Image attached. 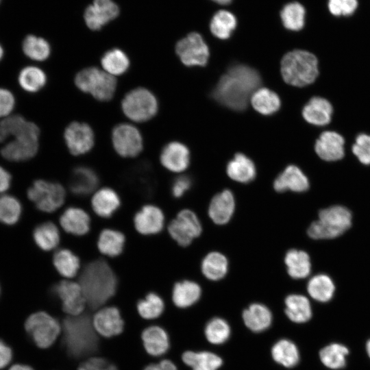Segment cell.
Returning <instances> with one entry per match:
<instances>
[{"label":"cell","instance_id":"63","mask_svg":"<svg viewBox=\"0 0 370 370\" xmlns=\"http://www.w3.org/2000/svg\"><path fill=\"white\" fill-rule=\"evenodd\" d=\"M0 2H1V0H0Z\"/></svg>","mask_w":370,"mask_h":370},{"label":"cell","instance_id":"36","mask_svg":"<svg viewBox=\"0 0 370 370\" xmlns=\"http://www.w3.org/2000/svg\"><path fill=\"white\" fill-rule=\"evenodd\" d=\"M306 289L312 299L320 303H327L333 298L336 286L329 275L319 273L310 278Z\"/></svg>","mask_w":370,"mask_h":370},{"label":"cell","instance_id":"42","mask_svg":"<svg viewBox=\"0 0 370 370\" xmlns=\"http://www.w3.org/2000/svg\"><path fill=\"white\" fill-rule=\"evenodd\" d=\"M53 263L58 272L66 278L75 276L80 267L79 258L67 249L58 250L53 255Z\"/></svg>","mask_w":370,"mask_h":370},{"label":"cell","instance_id":"25","mask_svg":"<svg viewBox=\"0 0 370 370\" xmlns=\"http://www.w3.org/2000/svg\"><path fill=\"white\" fill-rule=\"evenodd\" d=\"M332 112L333 108L328 100L321 97H314L304 106L302 116L312 125L323 126L330 122Z\"/></svg>","mask_w":370,"mask_h":370},{"label":"cell","instance_id":"33","mask_svg":"<svg viewBox=\"0 0 370 370\" xmlns=\"http://www.w3.org/2000/svg\"><path fill=\"white\" fill-rule=\"evenodd\" d=\"M227 174L232 180L240 183H249L256 174L253 161L243 153H236L227 165Z\"/></svg>","mask_w":370,"mask_h":370},{"label":"cell","instance_id":"29","mask_svg":"<svg viewBox=\"0 0 370 370\" xmlns=\"http://www.w3.org/2000/svg\"><path fill=\"white\" fill-rule=\"evenodd\" d=\"M271 355L277 364L288 369L296 367L300 360L298 347L288 338L277 341L271 347Z\"/></svg>","mask_w":370,"mask_h":370},{"label":"cell","instance_id":"49","mask_svg":"<svg viewBox=\"0 0 370 370\" xmlns=\"http://www.w3.org/2000/svg\"><path fill=\"white\" fill-rule=\"evenodd\" d=\"M21 212V204L16 197L9 195L0 196V222L13 225L18 221Z\"/></svg>","mask_w":370,"mask_h":370},{"label":"cell","instance_id":"39","mask_svg":"<svg viewBox=\"0 0 370 370\" xmlns=\"http://www.w3.org/2000/svg\"><path fill=\"white\" fill-rule=\"evenodd\" d=\"M101 64L103 70L115 77L127 71L130 61L123 50L113 48L103 53L101 58Z\"/></svg>","mask_w":370,"mask_h":370},{"label":"cell","instance_id":"22","mask_svg":"<svg viewBox=\"0 0 370 370\" xmlns=\"http://www.w3.org/2000/svg\"><path fill=\"white\" fill-rule=\"evenodd\" d=\"M242 319L248 330L254 333L267 330L273 322L271 310L261 303H253L243 310Z\"/></svg>","mask_w":370,"mask_h":370},{"label":"cell","instance_id":"14","mask_svg":"<svg viewBox=\"0 0 370 370\" xmlns=\"http://www.w3.org/2000/svg\"><path fill=\"white\" fill-rule=\"evenodd\" d=\"M53 291L60 299L62 310L69 316L82 313L86 301L79 283L62 280L53 286Z\"/></svg>","mask_w":370,"mask_h":370},{"label":"cell","instance_id":"23","mask_svg":"<svg viewBox=\"0 0 370 370\" xmlns=\"http://www.w3.org/2000/svg\"><path fill=\"white\" fill-rule=\"evenodd\" d=\"M99 184V177L90 167L78 166L75 167L70 175L69 186L75 195L86 196L92 193Z\"/></svg>","mask_w":370,"mask_h":370},{"label":"cell","instance_id":"21","mask_svg":"<svg viewBox=\"0 0 370 370\" xmlns=\"http://www.w3.org/2000/svg\"><path fill=\"white\" fill-rule=\"evenodd\" d=\"M310 186L308 177L295 165H289L278 175L273 182V188L279 193L291 190L295 193L306 191Z\"/></svg>","mask_w":370,"mask_h":370},{"label":"cell","instance_id":"61","mask_svg":"<svg viewBox=\"0 0 370 370\" xmlns=\"http://www.w3.org/2000/svg\"><path fill=\"white\" fill-rule=\"evenodd\" d=\"M212 1L221 5H226V4L230 3L232 0H212Z\"/></svg>","mask_w":370,"mask_h":370},{"label":"cell","instance_id":"34","mask_svg":"<svg viewBox=\"0 0 370 370\" xmlns=\"http://www.w3.org/2000/svg\"><path fill=\"white\" fill-rule=\"evenodd\" d=\"M284 262L288 275L293 279L307 278L311 272V261L307 252L301 249H291L284 257Z\"/></svg>","mask_w":370,"mask_h":370},{"label":"cell","instance_id":"48","mask_svg":"<svg viewBox=\"0 0 370 370\" xmlns=\"http://www.w3.org/2000/svg\"><path fill=\"white\" fill-rule=\"evenodd\" d=\"M138 314L145 319H154L160 317L164 310L162 297L156 293H148L136 305Z\"/></svg>","mask_w":370,"mask_h":370},{"label":"cell","instance_id":"54","mask_svg":"<svg viewBox=\"0 0 370 370\" xmlns=\"http://www.w3.org/2000/svg\"><path fill=\"white\" fill-rule=\"evenodd\" d=\"M192 185L191 179L187 175H180L175 178L171 186V193L173 197L180 198L190 189Z\"/></svg>","mask_w":370,"mask_h":370},{"label":"cell","instance_id":"46","mask_svg":"<svg viewBox=\"0 0 370 370\" xmlns=\"http://www.w3.org/2000/svg\"><path fill=\"white\" fill-rule=\"evenodd\" d=\"M24 53L36 61L47 60L51 53L49 43L44 38L34 35L27 36L22 45Z\"/></svg>","mask_w":370,"mask_h":370},{"label":"cell","instance_id":"5","mask_svg":"<svg viewBox=\"0 0 370 370\" xmlns=\"http://www.w3.org/2000/svg\"><path fill=\"white\" fill-rule=\"evenodd\" d=\"M352 223V214L346 207L332 206L321 210L318 218L307 230L308 235L312 239H333L348 230Z\"/></svg>","mask_w":370,"mask_h":370},{"label":"cell","instance_id":"37","mask_svg":"<svg viewBox=\"0 0 370 370\" xmlns=\"http://www.w3.org/2000/svg\"><path fill=\"white\" fill-rule=\"evenodd\" d=\"M228 265V260L225 255L219 251H212L202 260L201 269L207 279L217 281L226 275Z\"/></svg>","mask_w":370,"mask_h":370},{"label":"cell","instance_id":"41","mask_svg":"<svg viewBox=\"0 0 370 370\" xmlns=\"http://www.w3.org/2000/svg\"><path fill=\"white\" fill-rule=\"evenodd\" d=\"M36 244L44 251H51L59 244L60 236L57 226L51 222L37 225L33 232Z\"/></svg>","mask_w":370,"mask_h":370},{"label":"cell","instance_id":"43","mask_svg":"<svg viewBox=\"0 0 370 370\" xmlns=\"http://www.w3.org/2000/svg\"><path fill=\"white\" fill-rule=\"evenodd\" d=\"M236 25V18L232 13L220 10L212 16L210 28L215 37L225 40L230 37Z\"/></svg>","mask_w":370,"mask_h":370},{"label":"cell","instance_id":"59","mask_svg":"<svg viewBox=\"0 0 370 370\" xmlns=\"http://www.w3.org/2000/svg\"><path fill=\"white\" fill-rule=\"evenodd\" d=\"M143 370H164L159 363L158 364H149L146 366Z\"/></svg>","mask_w":370,"mask_h":370},{"label":"cell","instance_id":"20","mask_svg":"<svg viewBox=\"0 0 370 370\" xmlns=\"http://www.w3.org/2000/svg\"><path fill=\"white\" fill-rule=\"evenodd\" d=\"M235 206L234 194L225 189L216 194L211 199L208 210L209 217L215 224H226L234 214Z\"/></svg>","mask_w":370,"mask_h":370},{"label":"cell","instance_id":"24","mask_svg":"<svg viewBox=\"0 0 370 370\" xmlns=\"http://www.w3.org/2000/svg\"><path fill=\"white\" fill-rule=\"evenodd\" d=\"M284 312L293 323L303 324L312 317V308L309 299L297 293L290 294L284 299Z\"/></svg>","mask_w":370,"mask_h":370},{"label":"cell","instance_id":"11","mask_svg":"<svg viewBox=\"0 0 370 370\" xmlns=\"http://www.w3.org/2000/svg\"><path fill=\"white\" fill-rule=\"evenodd\" d=\"M168 230L177 244L186 247L201 234L202 226L194 212L184 209L179 212L176 217L169 223Z\"/></svg>","mask_w":370,"mask_h":370},{"label":"cell","instance_id":"12","mask_svg":"<svg viewBox=\"0 0 370 370\" xmlns=\"http://www.w3.org/2000/svg\"><path fill=\"white\" fill-rule=\"evenodd\" d=\"M175 52L181 62L187 66H204L210 56L208 45L202 36L196 32L180 40L176 44Z\"/></svg>","mask_w":370,"mask_h":370},{"label":"cell","instance_id":"4","mask_svg":"<svg viewBox=\"0 0 370 370\" xmlns=\"http://www.w3.org/2000/svg\"><path fill=\"white\" fill-rule=\"evenodd\" d=\"M281 74L289 85L297 87L310 85L319 75L317 58L307 51H291L282 59Z\"/></svg>","mask_w":370,"mask_h":370},{"label":"cell","instance_id":"30","mask_svg":"<svg viewBox=\"0 0 370 370\" xmlns=\"http://www.w3.org/2000/svg\"><path fill=\"white\" fill-rule=\"evenodd\" d=\"M92 208L98 216L109 218L119 209L121 199L118 193L108 187L98 190L92 196Z\"/></svg>","mask_w":370,"mask_h":370},{"label":"cell","instance_id":"18","mask_svg":"<svg viewBox=\"0 0 370 370\" xmlns=\"http://www.w3.org/2000/svg\"><path fill=\"white\" fill-rule=\"evenodd\" d=\"M160 160L162 165L169 171L180 173L190 164V151L185 145L177 141L171 142L162 148Z\"/></svg>","mask_w":370,"mask_h":370},{"label":"cell","instance_id":"2","mask_svg":"<svg viewBox=\"0 0 370 370\" xmlns=\"http://www.w3.org/2000/svg\"><path fill=\"white\" fill-rule=\"evenodd\" d=\"M79 284L86 304L92 308H97L115 294L117 279L106 261L96 260L84 267L80 273Z\"/></svg>","mask_w":370,"mask_h":370},{"label":"cell","instance_id":"57","mask_svg":"<svg viewBox=\"0 0 370 370\" xmlns=\"http://www.w3.org/2000/svg\"><path fill=\"white\" fill-rule=\"evenodd\" d=\"M159 364L164 370H177L176 365L169 359H164Z\"/></svg>","mask_w":370,"mask_h":370},{"label":"cell","instance_id":"50","mask_svg":"<svg viewBox=\"0 0 370 370\" xmlns=\"http://www.w3.org/2000/svg\"><path fill=\"white\" fill-rule=\"evenodd\" d=\"M352 152L363 164H370V135L360 134L352 145Z\"/></svg>","mask_w":370,"mask_h":370},{"label":"cell","instance_id":"32","mask_svg":"<svg viewBox=\"0 0 370 370\" xmlns=\"http://www.w3.org/2000/svg\"><path fill=\"white\" fill-rule=\"evenodd\" d=\"M201 295V288L197 282L182 280L174 284L172 300L177 308H186L196 304Z\"/></svg>","mask_w":370,"mask_h":370},{"label":"cell","instance_id":"40","mask_svg":"<svg viewBox=\"0 0 370 370\" xmlns=\"http://www.w3.org/2000/svg\"><path fill=\"white\" fill-rule=\"evenodd\" d=\"M253 108L264 115H271L276 112L281 106L278 95L266 88H262L254 92L251 97Z\"/></svg>","mask_w":370,"mask_h":370},{"label":"cell","instance_id":"53","mask_svg":"<svg viewBox=\"0 0 370 370\" xmlns=\"http://www.w3.org/2000/svg\"><path fill=\"white\" fill-rule=\"evenodd\" d=\"M15 104L12 93L4 88H0V117H7L13 110Z\"/></svg>","mask_w":370,"mask_h":370},{"label":"cell","instance_id":"10","mask_svg":"<svg viewBox=\"0 0 370 370\" xmlns=\"http://www.w3.org/2000/svg\"><path fill=\"white\" fill-rule=\"evenodd\" d=\"M112 143L115 151L123 158H134L143 149V138L133 124L121 123L112 131Z\"/></svg>","mask_w":370,"mask_h":370},{"label":"cell","instance_id":"13","mask_svg":"<svg viewBox=\"0 0 370 370\" xmlns=\"http://www.w3.org/2000/svg\"><path fill=\"white\" fill-rule=\"evenodd\" d=\"M65 144L73 156H81L89 152L95 145V134L86 123L73 121L64 132Z\"/></svg>","mask_w":370,"mask_h":370},{"label":"cell","instance_id":"27","mask_svg":"<svg viewBox=\"0 0 370 370\" xmlns=\"http://www.w3.org/2000/svg\"><path fill=\"white\" fill-rule=\"evenodd\" d=\"M38 140L33 138H14L1 149V153L4 158L10 161L29 160L36 154Z\"/></svg>","mask_w":370,"mask_h":370},{"label":"cell","instance_id":"9","mask_svg":"<svg viewBox=\"0 0 370 370\" xmlns=\"http://www.w3.org/2000/svg\"><path fill=\"white\" fill-rule=\"evenodd\" d=\"M25 328L34 343L43 349L49 347L61 331L59 322L41 311L31 314L25 321Z\"/></svg>","mask_w":370,"mask_h":370},{"label":"cell","instance_id":"38","mask_svg":"<svg viewBox=\"0 0 370 370\" xmlns=\"http://www.w3.org/2000/svg\"><path fill=\"white\" fill-rule=\"evenodd\" d=\"M125 241V238L122 232L113 229H105L99 236L97 247L103 255L115 257L122 253Z\"/></svg>","mask_w":370,"mask_h":370},{"label":"cell","instance_id":"16","mask_svg":"<svg viewBox=\"0 0 370 370\" xmlns=\"http://www.w3.org/2000/svg\"><path fill=\"white\" fill-rule=\"evenodd\" d=\"M92 323L95 330L106 338L119 335L124 328V321L120 311L114 306L99 309L95 314Z\"/></svg>","mask_w":370,"mask_h":370},{"label":"cell","instance_id":"45","mask_svg":"<svg viewBox=\"0 0 370 370\" xmlns=\"http://www.w3.org/2000/svg\"><path fill=\"white\" fill-rule=\"evenodd\" d=\"M20 86L26 91L36 92L46 84L47 75L40 68L29 66L23 68L18 75Z\"/></svg>","mask_w":370,"mask_h":370},{"label":"cell","instance_id":"19","mask_svg":"<svg viewBox=\"0 0 370 370\" xmlns=\"http://www.w3.org/2000/svg\"><path fill=\"white\" fill-rule=\"evenodd\" d=\"M343 137L333 131H325L321 134L314 145L315 152L325 161H337L344 156Z\"/></svg>","mask_w":370,"mask_h":370},{"label":"cell","instance_id":"62","mask_svg":"<svg viewBox=\"0 0 370 370\" xmlns=\"http://www.w3.org/2000/svg\"><path fill=\"white\" fill-rule=\"evenodd\" d=\"M3 50L1 45H0V60L3 58Z\"/></svg>","mask_w":370,"mask_h":370},{"label":"cell","instance_id":"7","mask_svg":"<svg viewBox=\"0 0 370 370\" xmlns=\"http://www.w3.org/2000/svg\"><path fill=\"white\" fill-rule=\"evenodd\" d=\"M123 114L136 123L146 122L156 116L158 101L155 95L144 87L129 91L121 101Z\"/></svg>","mask_w":370,"mask_h":370},{"label":"cell","instance_id":"44","mask_svg":"<svg viewBox=\"0 0 370 370\" xmlns=\"http://www.w3.org/2000/svg\"><path fill=\"white\" fill-rule=\"evenodd\" d=\"M206 340L212 345H220L226 343L231 336V328L228 322L221 317L210 319L204 328Z\"/></svg>","mask_w":370,"mask_h":370},{"label":"cell","instance_id":"3","mask_svg":"<svg viewBox=\"0 0 370 370\" xmlns=\"http://www.w3.org/2000/svg\"><path fill=\"white\" fill-rule=\"evenodd\" d=\"M63 345L72 358L88 356L98 348V338L86 314L66 317L63 321Z\"/></svg>","mask_w":370,"mask_h":370},{"label":"cell","instance_id":"51","mask_svg":"<svg viewBox=\"0 0 370 370\" xmlns=\"http://www.w3.org/2000/svg\"><path fill=\"white\" fill-rule=\"evenodd\" d=\"M358 6L357 0H329L328 9L334 16L352 14Z\"/></svg>","mask_w":370,"mask_h":370},{"label":"cell","instance_id":"15","mask_svg":"<svg viewBox=\"0 0 370 370\" xmlns=\"http://www.w3.org/2000/svg\"><path fill=\"white\" fill-rule=\"evenodd\" d=\"M119 14V8L112 0H94L85 10L84 21L89 29L99 30Z\"/></svg>","mask_w":370,"mask_h":370},{"label":"cell","instance_id":"52","mask_svg":"<svg viewBox=\"0 0 370 370\" xmlns=\"http://www.w3.org/2000/svg\"><path fill=\"white\" fill-rule=\"evenodd\" d=\"M77 370H117V368L107 359L92 357L81 363Z\"/></svg>","mask_w":370,"mask_h":370},{"label":"cell","instance_id":"26","mask_svg":"<svg viewBox=\"0 0 370 370\" xmlns=\"http://www.w3.org/2000/svg\"><path fill=\"white\" fill-rule=\"evenodd\" d=\"M60 223L67 233L82 236L90 230V219L85 210L77 207H69L61 214Z\"/></svg>","mask_w":370,"mask_h":370},{"label":"cell","instance_id":"8","mask_svg":"<svg viewBox=\"0 0 370 370\" xmlns=\"http://www.w3.org/2000/svg\"><path fill=\"white\" fill-rule=\"evenodd\" d=\"M27 197L39 210L53 212L64 204L66 192L58 182L37 180L29 188Z\"/></svg>","mask_w":370,"mask_h":370},{"label":"cell","instance_id":"28","mask_svg":"<svg viewBox=\"0 0 370 370\" xmlns=\"http://www.w3.org/2000/svg\"><path fill=\"white\" fill-rule=\"evenodd\" d=\"M144 348L152 356H160L170 347L169 336L166 331L158 325L145 328L141 334Z\"/></svg>","mask_w":370,"mask_h":370},{"label":"cell","instance_id":"1","mask_svg":"<svg viewBox=\"0 0 370 370\" xmlns=\"http://www.w3.org/2000/svg\"><path fill=\"white\" fill-rule=\"evenodd\" d=\"M260 82L256 69L245 64H234L221 77L212 95L221 105L241 111L247 107L250 95Z\"/></svg>","mask_w":370,"mask_h":370},{"label":"cell","instance_id":"6","mask_svg":"<svg viewBox=\"0 0 370 370\" xmlns=\"http://www.w3.org/2000/svg\"><path fill=\"white\" fill-rule=\"evenodd\" d=\"M75 84L82 92L90 94L100 101L112 99L116 92V77L96 66L79 71L75 77Z\"/></svg>","mask_w":370,"mask_h":370},{"label":"cell","instance_id":"31","mask_svg":"<svg viewBox=\"0 0 370 370\" xmlns=\"http://www.w3.org/2000/svg\"><path fill=\"white\" fill-rule=\"evenodd\" d=\"M182 360L192 370H218L223 365L221 357L209 351H186Z\"/></svg>","mask_w":370,"mask_h":370},{"label":"cell","instance_id":"58","mask_svg":"<svg viewBox=\"0 0 370 370\" xmlns=\"http://www.w3.org/2000/svg\"><path fill=\"white\" fill-rule=\"evenodd\" d=\"M9 370H34L32 367L23 365H14Z\"/></svg>","mask_w":370,"mask_h":370},{"label":"cell","instance_id":"56","mask_svg":"<svg viewBox=\"0 0 370 370\" xmlns=\"http://www.w3.org/2000/svg\"><path fill=\"white\" fill-rule=\"evenodd\" d=\"M11 183V175L5 169L0 166V193L6 191Z\"/></svg>","mask_w":370,"mask_h":370},{"label":"cell","instance_id":"55","mask_svg":"<svg viewBox=\"0 0 370 370\" xmlns=\"http://www.w3.org/2000/svg\"><path fill=\"white\" fill-rule=\"evenodd\" d=\"M11 349L3 341H0V369L7 366L12 359Z\"/></svg>","mask_w":370,"mask_h":370},{"label":"cell","instance_id":"17","mask_svg":"<svg viewBox=\"0 0 370 370\" xmlns=\"http://www.w3.org/2000/svg\"><path fill=\"white\" fill-rule=\"evenodd\" d=\"M134 223L136 230L141 234H156L163 229L164 216L160 208L148 204L143 206L136 213Z\"/></svg>","mask_w":370,"mask_h":370},{"label":"cell","instance_id":"35","mask_svg":"<svg viewBox=\"0 0 370 370\" xmlns=\"http://www.w3.org/2000/svg\"><path fill=\"white\" fill-rule=\"evenodd\" d=\"M349 348L343 343H331L323 347L319 352L322 365L331 370L343 369L347 365Z\"/></svg>","mask_w":370,"mask_h":370},{"label":"cell","instance_id":"60","mask_svg":"<svg viewBox=\"0 0 370 370\" xmlns=\"http://www.w3.org/2000/svg\"><path fill=\"white\" fill-rule=\"evenodd\" d=\"M365 351H366L367 355L368 356L369 358L370 359V338L366 342Z\"/></svg>","mask_w":370,"mask_h":370},{"label":"cell","instance_id":"47","mask_svg":"<svg viewBox=\"0 0 370 370\" xmlns=\"http://www.w3.org/2000/svg\"><path fill=\"white\" fill-rule=\"evenodd\" d=\"M283 25L289 30L299 31L305 23V9L298 2L286 4L280 12Z\"/></svg>","mask_w":370,"mask_h":370}]
</instances>
